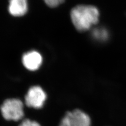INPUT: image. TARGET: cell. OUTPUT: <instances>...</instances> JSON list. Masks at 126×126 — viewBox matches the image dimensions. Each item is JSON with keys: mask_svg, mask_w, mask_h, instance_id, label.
<instances>
[{"mask_svg": "<svg viewBox=\"0 0 126 126\" xmlns=\"http://www.w3.org/2000/svg\"><path fill=\"white\" fill-rule=\"evenodd\" d=\"M89 116L81 110L75 109L67 113L59 126H90Z\"/></svg>", "mask_w": 126, "mask_h": 126, "instance_id": "3", "label": "cell"}, {"mask_svg": "<svg viewBox=\"0 0 126 126\" xmlns=\"http://www.w3.org/2000/svg\"><path fill=\"white\" fill-rule=\"evenodd\" d=\"M92 38L98 42H105L109 38V31L104 27H95L92 31Z\"/></svg>", "mask_w": 126, "mask_h": 126, "instance_id": "7", "label": "cell"}, {"mask_svg": "<svg viewBox=\"0 0 126 126\" xmlns=\"http://www.w3.org/2000/svg\"><path fill=\"white\" fill-rule=\"evenodd\" d=\"M70 17L75 28L79 32L90 30L99 21V12L92 5H79L71 11Z\"/></svg>", "mask_w": 126, "mask_h": 126, "instance_id": "1", "label": "cell"}, {"mask_svg": "<svg viewBox=\"0 0 126 126\" xmlns=\"http://www.w3.org/2000/svg\"><path fill=\"white\" fill-rule=\"evenodd\" d=\"M19 126H41L37 122L32 121L30 119H25L23 120Z\"/></svg>", "mask_w": 126, "mask_h": 126, "instance_id": "9", "label": "cell"}, {"mask_svg": "<svg viewBox=\"0 0 126 126\" xmlns=\"http://www.w3.org/2000/svg\"><path fill=\"white\" fill-rule=\"evenodd\" d=\"M28 9L27 0H10L9 11L14 16H22Z\"/></svg>", "mask_w": 126, "mask_h": 126, "instance_id": "6", "label": "cell"}, {"mask_svg": "<svg viewBox=\"0 0 126 126\" xmlns=\"http://www.w3.org/2000/svg\"><path fill=\"white\" fill-rule=\"evenodd\" d=\"M46 98V94L41 87L33 86L25 96V103L29 107L40 109L43 107Z\"/></svg>", "mask_w": 126, "mask_h": 126, "instance_id": "4", "label": "cell"}, {"mask_svg": "<svg viewBox=\"0 0 126 126\" xmlns=\"http://www.w3.org/2000/svg\"><path fill=\"white\" fill-rule=\"evenodd\" d=\"M46 4L50 7H57L63 3L64 0H44Z\"/></svg>", "mask_w": 126, "mask_h": 126, "instance_id": "8", "label": "cell"}, {"mask_svg": "<svg viewBox=\"0 0 126 126\" xmlns=\"http://www.w3.org/2000/svg\"><path fill=\"white\" fill-rule=\"evenodd\" d=\"M1 111L3 117L7 120L18 121L24 115L22 101L16 98L5 100L1 106Z\"/></svg>", "mask_w": 126, "mask_h": 126, "instance_id": "2", "label": "cell"}, {"mask_svg": "<svg viewBox=\"0 0 126 126\" xmlns=\"http://www.w3.org/2000/svg\"><path fill=\"white\" fill-rule=\"evenodd\" d=\"M43 58L41 55L37 51L32 50L23 55L22 62L25 67L29 70H37L41 66Z\"/></svg>", "mask_w": 126, "mask_h": 126, "instance_id": "5", "label": "cell"}]
</instances>
